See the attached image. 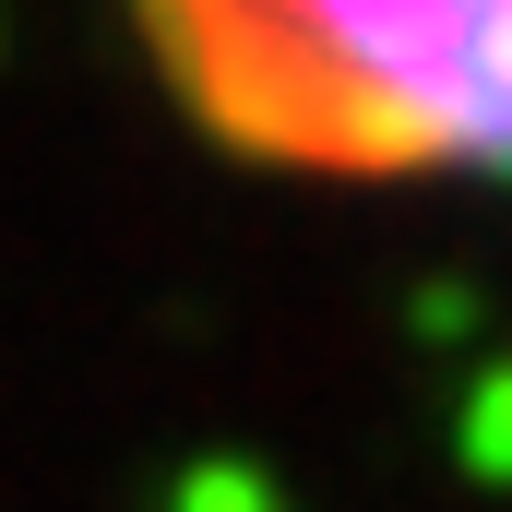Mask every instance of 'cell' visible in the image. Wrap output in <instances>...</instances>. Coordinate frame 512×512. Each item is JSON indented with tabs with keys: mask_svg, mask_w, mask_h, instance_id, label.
Listing matches in <instances>:
<instances>
[{
	"mask_svg": "<svg viewBox=\"0 0 512 512\" xmlns=\"http://www.w3.org/2000/svg\"><path fill=\"white\" fill-rule=\"evenodd\" d=\"M167 96L251 167H512V0H131Z\"/></svg>",
	"mask_w": 512,
	"mask_h": 512,
	"instance_id": "1",
	"label": "cell"
}]
</instances>
